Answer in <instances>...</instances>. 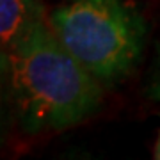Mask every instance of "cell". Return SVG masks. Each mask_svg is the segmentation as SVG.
<instances>
[{"label": "cell", "instance_id": "obj_1", "mask_svg": "<svg viewBox=\"0 0 160 160\" xmlns=\"http://www.w3.org/2000/svg\"><path fill=\"white\" fill-rule=\"evenodd\" d=\"M12 102L29 133L64 130L96 110L102 87L45 20L4 52Z\"/></svg>", "mask_w": 160, "mask_h": 160}, {"label": "cell", "instance_id": "obj_2", "mask_svg": "<svg viewBox=\"0 0 160 160\" xmlns=\"http://www.w3.org/2000/svg\"><path fill=\"white\" fill-rule=\"evenodd\" d=\"M50 27L100 82L126 77L142 48L144 25L121 0H69L52 12Z\"/></svg>", "mask_w": 160, "mask_h": 160}, {"label": "cell", "instance_id": "obj_3", "mask_svg": "<svg viewBox=\"0 0 160 160\" xmlns=\"http://www.w3.org/2000/svg\"><path fill=\"white\" fill-rule=\"evenodd\" d=\"M43 20L36 0H0V39L2 50L7 52Z\"/></svg>", "mask_w": 160, "mask_h": 160}, {"label": "cell", "instance_id": "obj_4", "mask_svg": "<svg viewBox=\"0 0 160 160\" xmlns=\"http://www.w3.org/2000/svg\"><path fill=\"white\" fill-rule=\"evenodd\" d=\"M151 96L157 98V100H160V73H158V77H157V80L153 82V87H151Z\"/></svg>", "mask_w": 160, "mask_h": 160}, {"label": "cell", "instance_id": "obj_5", "mask_svg": "<svg viewBox=\"0 0 160 160\" xmlns=\"http://www.w3.org/2000/svg\"><path fill=\"white\" fill-rule=\"evenodd\" d=\"M155 158L160 160V135H158V141H157V148H155Z\"/></svg>", "mask_w": 160, "mask_h": 160}]
</instances>
